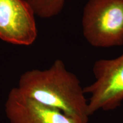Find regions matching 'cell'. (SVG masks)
I'll return each instance as SVG.
<instances>
[{
  "label": "cell",
  "mask_w": 123,
  "mask_h": 123,
  "mask_svg": "<svg viewBox=\"0 0 123 123\" xmlns=\"http://www.w3.org/2000/svg\"><path fill=\"white\" fill-rule=\"evenodd\" d=\"M17 88L40 103L74 119L88 121V100L84 88L78 77L66 68L61 59L55 60L46 70L26 71L20 77Z\"/></svg>",
  "instance_id": "obj_1"
},
{
  "label": "cell",
  "mask_w": 123,
  "mask_h": 123,
  "mask_svg": "<svg viewBox=\"0 0 123 123\" xmlns=\"http://www.w3.org/2000/svg\"><path fill=\"white\" fill-rule=\"evenodd\" d=\"M83 34L90 45H123V0H88L81 17Z\"/></svg>",
  "instance_id": "obj_2"
},
{
  "label": "cell",
  "mask_w": 123,
  "mask_h": 123,
  "mask_svg": "<svg viewBox=\"0 0 123 123\" xmlns=\"http://www.w3.org/2000/svg\"><path fill=\"white\" fill-rule=\"evenodd\" d=\"M95 80L84 88L90 95V116L98 111H111L123 102V54L113 59L96 61L92 67Z\"/></svg>",
  "instance_id": "obj_3"
},
{
  "label": "cell",
  "mask_w": 123,
  "mask_h": 123,
  "mask_svg": "<svg viewBox=\"0 0 123 123\" xmlns=\"http://www.w3.org/2000/svg\"><path fill=\"white\" fill-rule=\"evenodd\" d=\"M35 15L26 0H0V39L17 45L33 44L38 35Z\"/></svg>",
  "instance_id": "obj_4"
},
{
  "label": "cell",
  "mask_w": 123,
  "mask_h": 123,
  "mask_svg": "<svg viewBox=\"0 0 123 123\" xmlns=\"http://www.w3.org/2000/svg\"><path fill=\"white\" fill-rule=\"evenodd\" d=\"M5 112L9 123H89L40 103L23 94L17 87L9 92Z\"/></svg>",
  "instance_id": "obj_5"
},
{
  "label": "cell",
  "mask_w": 123,
  "mask_h": 123,
  "mask_svg": "<svg viewBox=\"0 0 123 123\" xmlns=\"http://www.w3.org/2000/svg\"><path fill=\"white\" fill-rule=\"evenodd\" d=\"M35 15L40 18H50L62 11L66 0H26Z\"/></svg>",
  "instance_id": "obj_6"
}]
</instances>
